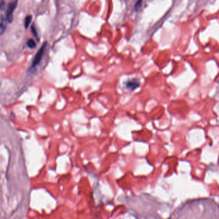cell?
<instances>
[{
	"label": "cell",
	"mask_w": 219,
	"mask_h": 219,
	"mask_svg": "<svg viewBox=\"0 0 219 219\" xmlns=\"http://www.w3.org/2000/svg\"><path fill=\"white\" fill-rule=\"evenodd\" d=\"M46 46H47V42H44L42 44V46H41V48L39 49V50L37 51V53L35 56L34 57V59L33 60V62H32L30 69H33L35 68L38 65V64H39L40 62L42 60V56L44 55L45 51H46Z\"/></svg>",
	"instance_id": "1"
},
{
	"label": "cell",
	"mask_w": 219,
	"mask_h": 219,
	"mask_svg": "<svg viewBox=\"0 0 219 219\" xmlns=\"http://www.w3.org/2000/svg\"><path fill=\"white\" fill-rule=\"evenodd\" d=\"M17 0H13L9 3L7 6V9H6V19L9 23L12 22L13 17H14L13 15H14V12L17 6Z\"/></svg>",
	"instance_id": "2"
},
{
	"label": "cell",
	"mask_w": 219,
	"mask_h": 219,
	"mask_svg": "<svg viewBox=\"0 0 219 219\" xmlns=\"http://www.w3.org/2000/svg\"><path fill=\"white\" fill-rule=\"evenodd\" d=\"M139 85H140V81L137 79L129 80L126 83V88L130 90H131V91L136 89L137 87H138Z\"/></svg>",
	"instance_id": "3"
},
{
	"label": "cell",
	"mask_w": 219,
	"mask_h": 219,
	"mask_svg": "<svg viewBox=\"0 0 219 219\" xmlns=\"http://www.w3.org/2000/svg\"><path fill=\"white\" fill-rule=\"evenodd\" d=\"M7 20L2 14H0V35H2L6 29Z\"/></svg>",
	"instance_id": "4"
},
{
	"label": "cell",
	"mask_w": 219,
	"mask_h": 219,
	"mask_svg": "<svg viewBox=\"0 0 219 219\" xmlns=\"http://www.w3.org/2000/svg\"><path fill=\"white\" fill-rule=\"evenodd\" d=\"M32 19V16H27V17H25L24 19V28L26 29H27L29 27V25L30 24V23Z\"/></svg>",
	"instance_id": "5"
},
{
	"label": "cell",
	"mask_w": 219,
	"mask_h": 219,
	"mask_svg": "<svg viewBox=\"0 0 219 219\" xmlns=\"http://www.w3.org/2000/svg\"><path fill=\"white\" fill-rule=\"evenodd\" d=\"M27 46L30 49H34L36 47V42L33 39H29L27 41Z\"/></svg>",
	"instance_id": "6"
},
{
	"label": "cell",
	"mask_w": 219,
	"mask_h": 219,
	"mask_svg": "<svg viewBox=\"0 0 219 219\" xmlns=\"http://www.w3.org/2000/svg\"><path fill=\"white\" fill-rule=\"evenodd\" d=\"M142 0H138V1L137 2V3H135V10L137 11L139 10V9L140 8L141 6V5H142Z\"/></svg>",
	"instance_id": "7"
},
{
	"label": "cell",
	"mask_w": 219,
	"mask_h": 219,
	"mask_svg": "<svg viewBox=\"0 0 219 219\" xmlns=\"http://www.w3.org/2000/svg\"><path fill=\"white\" fill-rule=\"evenodd\" d=\"M31 32H32V33H33L34 35V36H35V37L37 38V39H38V34H37V30H36V28H35V27L34 24L31 26Z\"/></svg>",
	"instance_id": "8"
},
{
	"label": "cell",
	"mask_w": 219,
	"mask_h": 219,
	"mask_svg": "<svg viewBox=\"0 0 219 219\" xmlns=\"http://www.w3.org/2000/svg\"><path fill=\"white\" fill-rule=\"evenodd\" d=\"M5 5V3L3 0H0V10H3Z\"/></svg>",
	"instance_id": "9"
}]
</instances>
